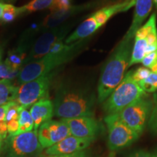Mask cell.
Wrapping results in <instances>:
<instances>
[{
	"mask_svg": "<svg viewBox=\"0 0 157 157\" xmlns=\"http://www.w3.org/2000/svg\"><path fill=\"white\" fill-rule=\"evenodd\" d=\"M95 102V93L87 88L61 85L53 102L54 115L61 119L93 117Z\"/></svg>",
	"mask_w": 157,
	"mask_h": 157,
	"instance_id": "6da1fadb",
	"label": "cell"
},
{
	"mask_svg": "<svg viewBox=\"0 0 157 157\" xmlns=\"http://www.w3.org/2000/svg\"><path fill=\"white\" fill-rule=\"evenodd\" d=\"M132 42L133 39H122L105 63L98 85L99 103H103L122 81L130 60Z\"/></svg>",
	"mask_w": 157,
	"mask_h": 157,
	"instance_id": "7a4b0ae2",
	"label": "cell"
},
{
	"mask_svg": "<svg viewBox=\"0 0 157 157\" xmlns=\"http://www.w3.org/2000/svg\"><path fill=\"white\" fill-rule=\"evenodd\" d=\"M83 44V41L80 40L67 44L66 48L60 52L56 53L49 52L36 61L26 64L20 70L17 82L22 84L53 72L54 69L73 58L81 50Z\"/></svg>",
	"mask_w": 157,
	"mask_h": 157,
	"instance_id": "3957f363",
	"label": "cell"
},
{
	"mask_svg": "<svg viewBox=\"0 0 157 157\" xmlns=\"http://www.w3.org/2000/svg\"><path fill=\"white\" fill-rule=\"evenodd\" d=\"M132 70L124 76L122 81L103 103V109L107 115L117 113L127 106L146 95L133 79Z\"/></svg>",
	"mask_w": 157,
	"mask_h": 157,
	"instance_id": "277c9868",
	"label": "cell"
},
{
	"mask_svg": "<svg viewBox=\"0 0 157 157\" xmlns=\"http://www.w3.org/2000/svg\"><path fill=\"white\" fill-rule=\"evenodd\" d=\"M43 148L35 130L10 136L4 140L3 157H39Z\"/></svg>",
	"mask_w": 157,
	"mask_h": 157,
	"instance_id": "5b68a950",
	"label": "cell"
},
{
	"mask_svg": "<svg viewBox=\"0 0 157 157\" xmlns=\"http://www.w3.org/2000/svg\"><path fill=\"white\" fill-rule=\"evenodd\" d=\"M153 105L154 99L145 95L117 113V114L121 121L140 135L148 122Z\"/></svg>",
	"mask_w": 157,
	"mask_h": 157,
	"instance_id": "8992f818",
	"label": "cell"
},
{
	"mask_svg": "<svg viewBox=\"0 0 157 157\" xmlns=\"http://www.w3.org/2000/svg\"><path fill=\"white\" fill-rule=\"evenodd\" d=\"M104 121L108 129V147L110 151H117L128 147L140 137L121 121L117 113L106 115Z\"/></svg>",
	"mask_w": 157,
	"mask_h": 157,
	"instance_id": "52a82bcc",
	"label": "cell"
},
{
	"mask_svg": "<svg viewBox=\"0 0 157 157\" xmlns=\"http://www.w3.org/2000/svg\"><path fill=\"white\" fill-rule=\"evenodd\" d=\"M54 72L45 74L32 81L25 82L17 87L14 101L21 106L29 108L48 95Z\"/></svg>",
	"mask_w": 157,
	"mask_h": 157,
	"instance_id": "ba28073f",
	"label": "cell"
},
{
	"mask_svg": "<svg viewBox=\"0 0 157 157\" xmlns=\"http://www.w3.org/2000/svg\"><path fill=\"white\" fill-rule=\"evenodd\" d=\"M68 29L69 27L68 26L55 27L50 31L44 33L33 45L32 48L25 59L23 66L36 61L46 56L55 43L60 40H63Z\"/></svg>",
	"mask_w": 157,
	"mask_h": 157,
	"instance_id": "9c48e42d",
	"label": "cell"
},
{
	"mask_svg": "<svg viewBox=\"0 0 157 157\" xmlns=\"http://www.w3.org/2000/svg\"><path fill=\"white\" fill-rule=\"evenodd\" d=\"M61 120L67 124L71 135L79 138L95 140L103 131V125L93 117H81Z\"/></svg>",
	"mask_w": 157,
	"mask_h": 157,
	"instance_id": "30bf717a",
	"label": "cell"
},
{
	"mask_svg": "<svg viewBox=\"0 0 157 157\" xmlns=\"http://www.w3.org/2000/svg\"><path fill=\"white\" fill-rule=\"evenodd\" d=\"M38 138L41 146L48 148L71 135L69 128L63 121L50 120L42 124L38 129Z\"/></svg>",
	"mask_w": 157,
	"mask_h": 157,
	"instance_id": "8fae6325",
	"label": "cell"
},
{
	"mask_svg": "<svg viewBox=\"0 0 157 157\" xmlns=\"http://www.w3.org/2000/svg\"><path fill=\"white\" fill-rule=\"evenodd\" d=\"M94 140L93 139L79 138L69 135L57 144L47 148L45 154L47 156H56L82 151L88 148Z\"/></svg>",
	"mask_w": 157,
	"mask_h": 157,
	"instance_id": "7c38bea8",
	"label": "cell"
},
{
	"mask_svg": "<svg viewBox=\"0 0 157 157\" xmlns=\"http://www.w3.org/2000/svg\"><path fill=\"white\" fill-rule=\"evenodd\" d=\"M153 3H154L153 0H135V13L132 24L123 39L125 40L133 39L136 31L138 30L139 28H140L143 21L150 14Z\"/></svg>",
	"mask_w": 157,
	"mask_h": 157,
	"instance_id": "4fadbf2b",
	"label": "cell"
},
{
	"mask_svg": "<svg viewBox=\"0 0 157 157\" xmlns=\"http://www.w3.org/2000/svg\"><path fill=\"white\" fill-rule=\"evenodd\" d=\"M30 113L34 121V130L38 132L39 127L46 121L51 120L54 115L53 102L48 98L40 100L31 105Z\"/></svg>",
	"mask_w": 157,
	"mask_h": 157,
	"instance_id": "5bb4252c",
	"label": "cell"
},
{
	"mask_svg": "<svg viewBox=\"0 0 157 157\" xmlns=\"http://www.w3.org/2000/svg\"><path fill=\"white\" fill-rule=\"evenodd\" d=\"M135 0H125L122 2L103 7V8L94 13L92 15L98 25L101 27L113 15L117 13H121V12L128 10L133 5H135Z\"/></svg>",
	"mask_w": 157,
	"mask_h": 157,
	"instance_id": "9a60e30c",
	"label": "cell"
},
{
	"mask_svg": "<svg viewBox=\"0 0 157 157\" xmlns=\"http://www.w3.org/2000/svg\"><path fill=\"white\" fill-rule=\"evenodd\" d=\"M99 28L101 27L98 25L93 15H90L78 25L77 29L65 40V43L70 44L87 38L90 35L95 33Z\"/></svg>",
	"mask_w": 157,
	"mask_h": 157,
	"instance_id": "2e32d148",
	"label": "cell"
},
{
	"mask_svg": "<svg viewBox=\"0 0 157 157\" xmlns=\"http://www.w3.org/2000/svg\"><path fill=\"white\" fill-rule=\"evenodd\" d=\"M28 43L23 42L14 50L10 51L5 59L6 64H7L13 70L19 71L20 68L23 66V63L27 56L28 52Z\"/></svg>",
	"mask_w": 157,
	"mask_h": 157,
	"instance_id": "e0dca14e",
	"label": "cell"
},
{
	"mask_svg": "<svg viewBox=\"0 0 157 157\" xmlns=\"http://www.w3.org/2000/svg\"><path fill=\"white\" fill-rule=\"evenodd\" d=\"M20 109H21V105H19L15 101H13L6 113L5 121L7 123L8 135L10 136L16 135L18 132Z\"/></svg>",
	"mask_w": 157,
	"mask_h": 157,
	"instance_id": "ac0fdd59",
	"label": "cell"
},
{
	"mask_svg": "<svg viewBox=\"0 0 157 157\" xmlns=\"http://www.w3.org/2000/svg\"><path fill=\"white\" fill-rule=\"evenodd\" d=\"M134 39L135 44L133 45L128 67H130L135 64L140 63L146 55V49L148 46L146 39L138 37H134Z\"/></svg>",
	"mask_w": 157,
	"mask_h": 157,
	"instance_id": "d6986e66",
	"label": "cell"
},
{
	"mask_svg": "<svg viewBox=\"0 0 157 157\" xmlns=\"http://www.w3.org/2000/svg\"><path fill=\"white\" fill-rule=\"evenodd\" d=\"M17 87L12 83L11 80H0V105L14 101Z\"/></svg>",
	"mask_w": 157,
	"mask_h": 157,
	"instance_id": "ffe728a7",
	"label": "cell"
},
{
	"mask_svg": "<svg viewBox=\"0 0 157 157\" xmlns=\"http://www.w3.org/2000/svg\"><path fill=\"white\" fill-rule=\"evenodd\" d=\"M28 108L21 106L19 114V129L17 134L34 130V124Z\"/></svg>",
	"mask_w": 157,
	"mask_h": 157,
	"instance_id": "44dd1931",
	"label": "cell"
},
{
	"mask_svg": "<svg viewBox=\"0 0 157 157\" xmlns=\"http://www.w3.org/2000/svg\"><path fill=\"white\" fill-rule=\"evenodd\" d=\"M52 2L53 0H32L26 5L18 7L20 15L50 8Z\"/></svg>",
	"mask_w": 157,
	"mask_h": 157,
	"instance_id": "7402d4cb",
	"label": "cell"
},
{
	"mask_svg": "<svg viewBox=\"0 0 157 157\" xmlns=\"http://www.w3.org/2000/svg\"><path fill=\"white\" fill-rule=\"evenodd\" d=\"M156 14L153 13L151 15L148 21L146 23V24L143 25L140 28L138 29V30L135 33V37H138V38L146 39L148 34H150L152 31L155 30L156 29Z\"/></svg>",
	"mask_w": 157,
	"mask_h": 157,
	"instance_id": "603a6c76",
	"label": "cell"
},
{
	"mask_svg": "<svg viewBox=\"0 0 157 157\" xmlns=\"http://www.w3.org/2000/svg\"><path fill=\"white\" fill-rule=\"evenodd\" d=\"M140 86L145 93H154L157 90V74L151 72L146 79L139 82Z\"/></svg>",
	"mask_w": 157,
	"mask_h": 157,
	"instance_id": "cb8c5ba5",
	"label": "cell"
},
{
	"mask_svg": "<svg viewBox=\"0 0 157 157\" xmlns=\"http://www.w3.org/2000/svg\"><path fill=\"white\" fill-rule=\"evenodd\" d=\"M20 15L19 8L11 4H5L2 16L0 21L4 23L13 22L14 20Z\"/></svg>",
	"mask_w": 157,
	"mask_h": 157,
	"instance_id": "d4e9b609",
	"label": "cell"
},
{
	"mask_svg": "<svg viewBox=\"0 0 157 157\" xmlns=\"http://www.w3.org/2000/svg\"><path fill=\"white\" fill-rule=\"evenodd\" d=\"M12 102L5 104V105H0V137L4 140L8 136V130H7V123L5 121V116L9 107L10 106Z\"/></svg>",
	"mask_w": 157,
	"mask_h": 157,
	"instance_id": "484cf974",
	"label": "cell"
},
{
	"mask_svg": "<svg viewBox=\"0 0 157 157\" xmlns=\"http://www.w3.org/2000/svg\"><path fill=\"white\" fill-rule=\"evenodd\" d=\"M148 126L150 132L153 135H157V93L154 96V105L149 118Z\"/></svg>",
	"mask_w": 157,
	"mask_h": 157,
	"instance_id": "4316f807",
	"label": "cell"
},
{
	"mask_svg": "<svg viewBox=\"0 0 157 157\" xmlns=\"http://www.w3.org/2000/svg\"><path fill=\"white\" fill-rule=\"evenodd\" d=\"M19 71L13 70L5 62H1L0 63V80L9 79L12 80L18 76Z\"/></svg>",
	"mask_w": 157,
	"mask_h": 157,
	"instance_id": "83f0119b",
	"label": "cell"
},
{
	"mask_svg": "<svg viewBox=\"0 0 157 157\" xmlns=\"http://www.w3.org/2000/svg\"><path fill=\"white\" fill-rule=\"evenodd\" d=\"M71 0H53V2L50 9L53 13L67 11L70 8H71Z\"/></svg>",
	"mask_w": 157,
	"mask_h": 157,
	"instance_id": "f1b7e54d",
	"label": "cell"
},
{
	"mask_svg": "<svg viewBox=\"0 0 157 157\" xmlns=\"http://www.w3.org/2000/svg\"><path fill=\"white\" fill-rule=\"evenodd\" d=\"M151 70L146 67H140L136 70H132V78L137 84L139 82L143 81L148 77L149 74H151Z\"/></svg>",
	"mask_w": 157,
	"mask_h": 157,
	"instance_id": "f546056e",
	"label": "cell"
},
{
	"mask_svg": "<svg viewBox=\"0 0 157 157\" xmlns=\"http://www.w3.org/2000/svg\"><path fill=\"white\" fill-rule=\"evenodd\" d=\"M157 62V50L146 55L142 60V63L145 67L150 68Z\"/></svg>",
	"mask_w": 157,
	"mask_h": 157,
	"instance_id": "4dcf8cb0",
	"label": "cell"
},
{
	"mask_svg": "<svg viewBox=\"0 0 157 157\" xmlns=\"http://www.w3.org/2000/svg\"><path fill=\"white\" fill-rule=\"evenodd\" d=\"M45 157H91L89 153L86 151L85 150L82 151H78L74 153V154H65V155H56V156H47Z\"/></svg>",
	"mask_w": 157,
	"mask_h": 157,
	"instance_id": "1f68e13d",
	"label": "cell"
},
{
	"mask_svg": "<svg viewBox=\"0 0 157 157\" xmlns=\"http://www.w3.org/2000/svg\"><path fill=\"white\" fill-rule=\"evenodd\" d=\"M127 157H155L154 153H151L146 150H138L132 152Z\"/></svg>",
	"mask_w": 157,
	"mask_h": 157,
	"instance_id": "d6a6232c",
	"label": "cell"
},
{
	"mask_svg": "<svg viewBox=\"0 0 157 157\" xmlns=\"http://www.w3.org/2000/svg\"><path fill=\"white\" fill-rule=\"evenodd\" d=\"M5 3L1 2H0V20H1L2 16L3 11H4V9H5Z\"/></svg>",
	"mask_w": 157,
	"mask_h": 157,
	"instance_id": "836d02e7",
	"label": "cell"
},
{
	"mask_svg": "<svg viewBox=\"0 0 157 157\" xmlns=\"http://www.w3.org/2000/svg\"><path fill=\"white\" fill-rule=\"evenodd\" d=\"M150 69L151 72H154V73L157 74V62L154 65V66H151V67L150 68Z\"/></svg>",
	"mask_w": 157,
	"mask_h": 157,
	"instance_id": "e575fe53",
	"label": "cell"
},
{
	"mask_svg": "<svg viewBox=\"0 0 157 157\" xmlns=\"http://www.w3.org/2000/svg\"><path fill=\"white\" fill-rule=\"evenodd\" d=\"M4 148V140L0 137V154H2Z\"/></svg>",
	"mask_w": 157,
	"mask_h": 157,
	"instance_id": "d590c367",
	"label": "cell"
},
{
	"mask_svg": "<svg viewBox=\"0 0 157 157\" xmlns=\"http://www.w3.org/2000/svg\"><path fill=\"white\" fill-rule=\"evenodd\" d=\"M11 1H13V0H0V2H11Z\"/></svg>",
	"mask_w": 157,
	"mask_h": 157,
	"instance_id": "8d00e7d4",
	"label": "cell"
},
{
	"mask_svg": "<svg viewBox=\"0 0 157 157\" xmlns=\"http://www.w3.org/2000/svg\"><path fill=\"white\" fill-rule=\"evenodd\" d=\"M153 1H154V5H155V7H156V10H157V0H153Z\"/></svg>",
	"mask_w": 157,
	"mask_h": 157,
	"instance_id": "74e56055",
	"label": "cell"
},
{
	"mask_svg": "<svg viewBox=\"0 0 157 157\" xmlns=\"http://www.w3.org/2000/svg\"><path fill=\"white\" fill-rule=\"evenodd\" d=\"M154 156L155 157H157V149L156 150V151L154 152Z\"/></svg>",
	"mask_w": 157,
	"mask_h": 157,
	"instance_id": "f35d334b",
	"label": "cell"
}]
</instances>
